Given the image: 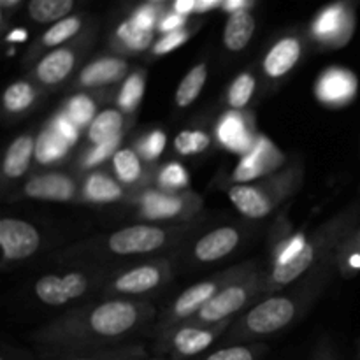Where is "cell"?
<instances>
[{"label":"cell","mask_w":360,"mask_h":360,"mask_svg":"<svg viewBox=\"0 0 360 360\" xmlns=\"http://www.w3.org/2000/svg\"><path fill=\"white\" fill-rule=\"evenodd\" d=\"M39 245H41V238L34 225L23 220H14V218H4L0 221V246L6 259H27L37 252Z\"/></svg>","instance_id":"6da1fadb"},{"label":"cell","mask_w":360,"mask_h":360,"mask_svg":"<svg viewBox=\"0 0 360 360\" xmlns=\"http://www.w3.org/2000/svg\"><path fill=\"white\" fill-rule=\"evenodd\" d=\"M137 322V309L130 302L111 301L97 306L90 315V326L98 336L116 338L132 329Z\"/></svg>","instance_id":"7a4b0ae2"},{"label":"cell","mask_w":360,"mask_h":360,"mask_svg":"<svg viewBox=\"0 0 360 360\" xmlns=\"http://www.w3.org/2000/svg\"><path fill=\"white\" fill-rule=\"evenodd\" d=\"M295 315V304L287 297H271L260 302L246 316V326L253 334H273L287 326Z\"/></svg>","instance_id":"3957f363"},{"label":"cell","mask_w":360,"mask_h":360,"mask_svg":"<svg viewBox=\"0 0 360 360\" xmlns=\"http://www.w3.org/2000/svg\"><path fill=\"white\" fill-rule=\"evenodd\" d=\"M165 243V232L157 227L136 225V227L123 229L109 238V248L120 255H132V253L155 252Z\"/></svg>","instance_id":"277c9868"},{"label":"cell","mask_w":360,"mask_h":360,"mask_svg":"<svg viewBox=\"0 0 360 360\" xmlns=\"http://www.w3.org/2000/svg\"><path fill=\"white\" fill-rule=\"evenodd\" d=\"M88 280L79 273L65 276H42L35 283V294L49 306H60L72 299L81 297L86 292Z\"/></svg>","instance_id":"5b68a950"},{"label":"cell","mask_w":360,"mask_h":360,"mask_svg":"<svg viewBox=\"0 0 360 360\" xmlns=\"http://www.w3.org/2000/svg\"><path fill=\"white\" fill-rule=\"evenodd\" d=\"M246 299H248V292L245 287L232 285V287L224 288L202 306V309L199 311L200 320L211 323L220 322L232 313L239 311L245 306Z\"/></svg>","instance_id":"8992f818"},{"label":"cell","mask_w":360,"mask_h":360,"mask_svg":"<svg viewBox=\"0 0 360 360\" xmlns=\"http://www.w3.org/2000/svg\"><path fill=\"white\" fill-rule=\"evenodd\" d=\"M238 243L239 232L236 229L221 227L204 236L195 245L193 253L200 262H214L227 257L238 246Z\"/></svg>","instance_id":"52a82bcc"},{"label":"cell","mask_w":360,"mask_h":360,"mask_svg":"<svg viewBox=\"0 0 360 360\" xmlns=\"http://www.w3.org/2000/svg\"><path fill=\"white\" fill-rule=\"evenodd\" d=\"M25 193L28 197L42 200H70L74 195L72 179L62 174L35 176L25 185Z\"/></svg>","instance_id":"ba28073f"},{"label":"cell","mask_w":360,"mask_h":360,"mask_svg":"<svg viewBox=\"0 0 360 360\" xmlns=\"http://www.w3.org/2000/svg\"><path fill=\"white\" fill-rule=\"evenodd\" d=\"M357 90V79L350 70L330 69L320 77L319 97L326 102H345L350 101Z\"/></svg>","instance_id":"9c48e42d"},{"label":"cell","mask_w":360,"mask_h":360,"mask_svg":"<svg viewBox=\"0 0 360 360\" xmlns=\"http://www.w3.org/2000/svg\"><path fill=\"white\" fill-rule=\"evenodd\" d=\"M218 139L229 150L239 151L243 155H248L255 146V141L246 129L245 120L238 112H229L221 118L220 125H218Z\"/></svg>","instance_id":"30bf717a"},{"label":"cell","mask_w":360,"mask_h":360,"mask_svg":"<svg viewBox=\"0 0 360 360\" xmlns=\"http://www.w3.org/2000/svg\"><path fill=\"white\" fill-rule=\"evenodd\" d=\"M301 55V44L297 39L287 37L271 48L264 60V70L269 77H281L297 63Z\"/></svg>","instance_id":"8fae6325"},{"label":"cell","mask_w":360,"mask_h":360,"mask_svg":"<svg viewBox=\"0 0 360 360\" xmlns=\"http://www.w3.org/2000/svg\"><path fill=\"white\" fill-rule=\"evenodd\" d=\"M232 204L248 218H264L271 213V202L266 193L248 185H236L229 190Z\"/></svg>","instance_id":"7c38bea8"},{"label":"cell","mask_w":360,"mask_h":360,"mask_svg":"<svg viewBox=\"0 0 360 360\" xmlns=\"http://www.w3.org/2000/svg\"><path fill=\"white\" fill-rule=\"evenodd\" d=\"M127 72V63L120 58H102L84 67L79 81L83 86H98V84L115 83L122 79Z\"/></svg>","instance_id":"4fadbf2b"},{"label":"cell","mask_w":360,"mask_h":360,"mask_svg":"<svg viewBox=\"0 0 360 360\" xmlns=\"http://www.w3.org/2000/svg\"><path fill=\"white\" fill-rule=\"evenodd\" d=\"M255 30V20L248 11H238L229 16L224 32V42L231 51H241L248 46Z\"/></svg>","instance_id":"5bb4252c"},{"label":"cell","mask_w":360,"mask_h":360,"mask_svg":"<svg viewBox=\"0 0 360 360\" xmlns=\"http://www.w3.org/2000/svg\"><path fill=\"white\" fill-rule=\"evenodd\" d=\"M74 67V53L69 49H56L39 62L37 77L44 84H56L65 79Z\"/></svg>","instance_id":"9a60e30c"},{"label":"cell","mask_w":360,"mask_h":360,"mask_svg":"<svg viewBox=\"0 0 360 360\" xmlns=\"http://www.w3.org/2000/svg\"><path fill=\"white\" fill-rule=\"evenodd\" d=\"M32 155H35V143L34 137L21 136L16 141L11 143L7 148L6 158H4V174L7 178H20L25 174L30 164Z\"/></svg>","instance_id":"2e32d148"},{"label":"cell","mask_w":360,"mask_h":360,"mask_svg":"<svg viewBox=\"0 0 360 360\" xmlns=\"http://www.w3.org/2000/svg\"><path fill=\"white\" fill-rule=\"evenodd\" d=\"M160 283V271L155 266H141L116 280V290L125 294H144Z\"/></svg>","instance_id":"e0dca14e"},{"label":"cell","mask_w":360,"mask_h":360,"mask_svg":"<svg viewBox=\"0 0 360 360\" xmlns=\"http://www.w3.org/2000/svg\"><path fill=\"white\" fill-rule=\"evenodd\" d=\"M217 295V285L211 283V281H204V283L193 285L188 290L183 292L179 295V299L176 301L174 313L178 316H190L192 313H195L197 309H202V306L206 304L210 299H213Z\"/></svg>","instance_id":"ac0fdd59"},{"label":"cell","mask_w":360,"mask_h":360,"mask_svg":"<svg viewBox=\"0 0 360 360\" xmlns=\"http://www.w3.org/2000/svg\"><path fill=\"white\" fill-rule=\"evenodd\" d=\"M213 341L214 334L210 333V330L186 327V329L178 330L172 345H174V350L179 357H192V355H197L206 350Z\"/></svg>","instance_id":"d6986e66"},{"label":"cell","mask_w":360,"mask_h":360,"mask_svg":"<svg viewBox=\"0 0 360 360\" xmlns=\"http://www.w3.org/2000/svg\"><path fill=\"white\" fill-rule=\"evenodd\" d=\"M122 127L123 116L115 109H108V111H102L101 115L95 116L94 123L88 130V137L95 146H98V144H104L115 137L122 136Z\"/></svg>","instance_id":"ffe728a7"},{"label":"cell","mask_w":360,"mask_h":360,"mask_svg":"<svg viewBox=\"0 0 360 360\" xmlns=\"http://www.w3.org/2000/svg\"><path fill=\"white\" fill-rule=\"evenodd\" d=\"M141 207H143V214L146 218H153V220H164V218L176 217L181 213L183 202L176 197L162 195L157 192L144 193L143 200H141Z\"/></svg>","instance_id":"44dd1931"},{"label":"cell","mask_w":360,"mask_h":360,"mask_svg":"<svg viewBox=\"0 0 360 360\" xmlns=\"http://www.w3.org/2000/svg\"><path fill=\"white\" fill-rule=\"evenodd\" d=\"M70 144L53 127L46 129L35 143V157L41 164H51L67 153Z\"/></svg>","instance_id":"7402d4cb"},{"label":"cell","mask_w":360,"mask_h":360,"mask_svg":"<svg viewBox=\"0 0 360 360\" xmlns=\"http://www.w3.org/2000/svg\"><path fill=\"white\" fill-rule=\"evenodd\" d=\"M207 77V67L204 63L200 65H195L179 83L178 91H176V104L179 108H186V105L192 104L199 94L202 91L204 83H206Z\"/></svg>","instance_id":"603a6c76"},{"label":"cell","mask_w":360,"mask_h":360,"mask_svg":"<svg viewBox=\"0 0 360 360\" xmlns=\"http://www.w3.org/2000/svg\"><path fill=\"white\" fill-rule=\"evenodd\" d=\"M313 259H315V250L311 245L306 246L301 253H299L295 259H292L287 264H276L273 271V280L278 285H287L290 281H294L295 278L301 276L309 266H311Z\"/></svg>","instance_id":"cb8c5ba5"},{"label":"cell","mask_w":360,"mask_h":360,"mask_svg":"<svg viewBox=\"0 0 360 360\" xmlns=\"http://www.w3.org/2000/svg\"><path fill=\"white\" fill-rule=\"evenodd\" d=\"M72 7V0H32L28 4V13L37 23H49L69 14Z\"/></svg>","instance_id":"d4e9b609"},{"label":"cell","mask_w":360,"mask_h":360,"mask_svg":"<svg viewBox=\"0 0 360 360\" xmlns=\"http://www.w3.org/2000/svg\"><path fill=\"white\" fill-rule=\"evenodd\" d=\"M84 195L94 202H112L122 197V188L108 176L91 174L84 185Z\"/></svg>","instance_id":"484cf974"},{"label":"cell","mask_w":360,"mask_h":360,"mask_svg":"<svg viewBox=\"0 0 360 360\" xmlns=\"http://www.w3.org/2000/svg\"><path fill=\"white\" fill-rule=\"evenodd\" d=\"M345 23V13L341 6H333L329 9L323 11L319 18H316L315 25H313V32L315 35L322 39H333L341 32Z\"/></svg>","instance_id":"4316f807"},{"label":"cell","mask_w":360,"mask_h":360,"mask_svg":"<svg viewBox=\"0 0 360 360\" xmlns=\"http://www.w3.org/2000/svg\"><path fill=\"white\" fill-rule=\"evenodd\" d=\"M34 102V88L25 81L13 83L4 94V108L11 112L25 111Z\"/></svg>","instance_id":"83f0119b"},{"label":"cell","mask_w":360,"mask_h":360,"mask_svg":"<svg viewBox=\"0 0 360 360\" xmlns=\"http://www.w3.org/2000/svg\"><path fill=\"white\" fill-rule=\"evenodd\" d=\"M118 37L125 42V46L132 51H143L151 44L153 39V30H144V28L137 27L132 21H125L120 25Z\"/></svg>","instance_id":"f1b7e54d"},{"label":"cell","mask_w":360,"mask_h":360,"mask_svg":"<svg viewBox=\"0 0 360 360\" xmlns=\"http://www.w3.org/2000/svg\"><path fill=\"white\" fill-rule=\"evenodd\" d=\"M65 115L69 116L70 122H72L77 129H81V127H86L95 116L94 101H91L90 97H86V95H77V97H74L72 101L69 102Z\"/></svg>","instance_id":"f546056e"},{"label":"cell","mask_w":360,"mask_h":360,"mask_svg":"<svg viewBox=\"0 0 360 360\" xmlns=\"http://www.w3.org/2000/svg\"><path fill=\"white\" fill-rule=\"evenodd\" d=\"M115 171L123 183H134L141 174V162L132 150L116 151Z\"/></svg>","instance_id":"4dcf8cb0"},{"label":"cell","mask_w":360,"mask_h":360,"mask_svg":"<svg viewBox=\"0 0 360 360\" xmlns=\"http://www.w3.org/2000/svg\"><path fill=\"white\" fill-rule=\"evenodd\" d=\"M144 94V81L141 74H132L127 77L125 84H123L122 91H120L118 104L123 111H134L137 104L141 102Z\"/></svg>","instance_id":"1f68e13d"},{"label":"cell","mask_w":360,"mask_h":360,"mask_svg":"<svg viewBox=\"0 0 360 360\" xmlns=\"http://www.w3.org/2000/svg\"><path fill=\"white\" fill-rule=\"evenodd\" d=\"M253 90H255V79H253L252 74H241L229 90V104L236 109L245 108L252 98Z\"/></svg>","instance_id":"d6a6232c"},{"label":"cell","mask_w":360,"mask_h":360,"mask_svg":"<svg viewBox=\"0 0 360 360\" xmlns=\"http://www.w3.org/2000/svg\"><path fill=\"white\" fill-rule=\"evenodd\" d=\"M79 28V18H65V20L55 23L48 32H46L44 37H42V42H44L46 46H58L62 44V42H65L67 39L72 37V35H76Z\"/></svg>","instance_id":"836d02e7"},{"label":"cell","mask_w":360,"mask_h":360,"mask_svg":"<svg viewBox=\"0 0 360 360\" xmlns=\"http://www.w3.org/2000/svg\"><path fill=\"white\" fill-rule=\"evenodd\" d=\"M174 146L181 155L200 153L210 146V137L200 130H185V132L178 134Z\"/></svg>","instance_id":"e575fe53"},{"label":"cell","mask_w":360,"mask_h":360,"mask_svg":"<svg viewBox=\"0 0 360 360\" xmlns=\"http://www.w3.org/2000/svg\"><path fill=\"white\" fill-rule=\"evenodd\" d=\"M160 185L169 186V188H183L188 185V174H186L185 167L176 162L165 165L160 172Z\"/></svg>","instance_id":"d590c367"},{"label":"cell","mask_w":360,"mask_h":360,"mask_svg":"<svg viewBox=\"0 0 360 360\" xmlns=\"http://www.w3.org/2000/svg\"><path fill=\"white\" fill-rule=\"evenodd\" d=\"M165 148V134L160 130H155L150 136L144 137L139 143V151L144 158H157Z\"/></svg>","instance_id":"8d00e7d4"},{"label":"cell","mask_w":360,"mask_h":360,"mask_svg":"<svg viewBox=\"0 0 360 360\" xmlns=\"http://www.w3.org/2000/svg\"><path fill=\"white\" fill-rule=\"evenodd\" d=\"M120 139H122V136L115 137V139L108 141V143H104V144H98V146H95L94 150L88 153L86 162H84V164H86L88 167H91V165H97L98 162H104L105 158L111 157V155L116 151V148L120 146Z\"/></svg>","instance_id":"74e56055"},{"label":"cell","mask_w":360,"mask_h":360,"mask_svg":"<svg viewBox=\"0 0 360 360\" xmlns=\"http://www.w3.org/2000/svg\"><path fill=\"white\" fill-rule=\"evenodd\" d=\"M188 39V34H185V32H172V34H167L165 37H162L160 41L155 44L153 48V53L155 55H165V53L172 51V49L179 48L181 44H185V41Z\"/></svg>","instance_id":"f35d334b"},{"label":"cell","mask_w":360,"mask_h":360,"mask_svg":"<svg viewBox=\"0 0 360 360\" xmlns=\"http://www.w3.org/2000/svg\"><path fill=\"white\" fill-rule=\"evenodd\" d=\"M53 129H55L56 132H58L60 136H62L63 139L70 144V146L76 143L77 136H79V129H77V127L70 122V118L65 115V112H62V115H60L58 118L53 122Z\"/></svg>","instance_id":"ab89813d"},{"label":"cell","mask_w":360,"mask_h":360,"mask_svg":"<svg viewBox=\"0 0 360 360\" xmlns=\"http://www.w3.org/2000/svg\"><path fill=\"white\" fill-rule=\"evenodd\" d=\"M264 171L259 167V165L255 164V162L252 160L250 157H243V160L239 162V165L236 167V172H234V179L236 181H252V179L259 178V176H262Z\"/></svg>","instance_id":"60d3db41"},{"label":"cell","mask_w":360,"mask_h":360,"mask_svg":"<svg viewBox=\"0 0 360 360\" xmlns=\"http://www.w3.org/2000/svg\"><path fill=\"white\" fill-rule=\"evenodd\" d=\"M206 360H255V355L246 347H231L214 352Z\"/></svg>","instance_id":"b9f144b4"},{"label":"cell","mask_w":360,"mask_h":360,"mask_svg":"<svg viewBox=\"0 0 360 360\" xmlns=\"http://www.w3.org/2000/svg\"><path fill=\"white\" fill-rule=\"evenodd\" d=\"M306 241H304V236L302 234H297L294 239H290V241L287 243V245L283 246V250H281L280 257H278V262L276 264H287L290 262L292 259H295V257L299 255V253L302 252V250L306 248Z\"/></svg>","instance_id":"7bdbcfd3"},{"label":"cell","mask_w":360,"mask_h":360,"mask_svg":"<svg viewBox=\"0 0 360 360\" xmlns=\"http://www.w3.org/2000/svg\"><path fill=\"white\" fill-rule=\"evenodd\" d=\"M134 25L144 28V30H151L155 27V21H157V9L155 6H144L130 18Z\"/></svg>","instance_id":"ee69618b"},{"label":"cell","mask_w":360,"mask_h":360,"mask_svg":"<svg viewBox=\"0 0 360 360\" xmlns=\"http://www.w3.org/2000/svg\"><path fill=\"white\" fill-rule=\"evenodd\" d=\"M186 23V18L181 16V14H169L162 20L160 23V30L165 32V34H172V32H179V28Z\"/></svg>","instance_id":"f6af8a7d"},{"label":"cell","mask_w":360,"mask_h":360,"mask_svg":"<svg viewBox=\"0 0 360 360\" xmlns=\"http://www.w3.org/2000/svg\"><path fill=\"white\" fill-rule=\"evenodd\" d=\"M195 4L197 2H193V0H178V2L174 4V13L186 16V14H190L192 11H195Z\"/></svg>","instance_id":"bcb514c9"},{"label":"cell","mask_w":360,"mask_h":360,"mask_svg":"<svg viewBox=\"0 0 360 360\" xmlns=\"http://www.w3.org/2000/svg\"><path fill=\"white\" fill-rule=\"evenodd\" d=\"M248 7H252V2H246V0H234V2H224V9L229 11V14L238 13V11H246Z\"/></svg>","instance_id":"7dc6e473"},{"label":"cell","mask_w":360,"mask_h":360,"mask_svg":"<svg viewBox=\"0 0 360 360\" xmlns=\"http://www.w3.org/2000/svg\"><path fill=\"white\" fill-rule=\"evenodd\" d=\"M224 7V2H220V0H206V2H202V0H199V2L195 4V11L197 13H206V11L210 9H214V7Z\"/></svg>","instance_id":"c3c4849f"},{"label":"cell","mask_w":360,"mask_h":360,"mask_svg":"<svg viewBox=\"0 0 360 360\" xmlns=\"http://www.w3.org/2000/svg\"><path fill=\"white\" fill-rule=\"evenodd\" d=\"M27 39V32L23 30V28H16V30L11 32L9 35H7V41L11 42H21Z\"/></svg>","instance_id":"681fc988"},{"label":"cell","mask_w":360,"mask_h":360,"mask_svg":"<svg viewBox=\"0 0 360 360\" xmlns=\"http://www.w3.org/2000/svg\"><path fill=\"white\" fill-rule=\"evenodd\" d=\"M350 266L354 269H360V253H355V255L350 257Z\"/></svg>","instance_id":"f907efd6"},{"label":"cell","mask_w":360,"mask_h":360,"mask_svg":"<svg viewBox=\"0 0 360 360\" xmlns=\"http://www.w3.org/2000/svg\"><path fill=\"white\" fill-rule=\"evenodd\" d=\"M2 7H11V6H16L18 0H2Z\"/></svg>","instance_id":"816d5d0a"},{"label":"cell","mask_w":360,"mask_h":360,"mask_svg":"<svg viewBox=\"0 0 360 360\" xmlns=\"http://www.w3.org/2000/svg\"><path fill=\"white\" fill-rule=\"evenodd\" d=\"M74 360H94V359H74Z\"/></svg>","instance_id":"f5cc1de1"}]
</instances>
